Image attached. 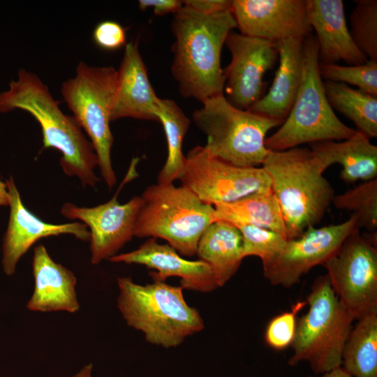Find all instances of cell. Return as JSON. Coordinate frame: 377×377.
Listing matches in <instances>:
<instances>
[{"label": "cell", "instance_id": "20", "mask_svg": "<svg viewBox=\"0 0 377 377\" xmlns=\"http://www.w3.org/2000/svg\"><path fill=\"white\" fill-rule=\"evenodd\" d=\"M32 269L34 288L27 304L28 309L69 313L79 310L75 288L77 279L74 273L53 260L43 244L34 248Z\"/></svg>", "mask_w": 377, "mask_h": 377}, {"label": "cell", "instance_id": "34", "mask_svg": "<svg viewBox=\"0 0 377 377\" xmlns=\"http://www.w3.org/2000/svg\"><path fill=\"white\" fill-rule=\"evenodd\" d=\"M184 5L205 15H214L231 10L232 1L229 0H187Z\"/></svg>", "mask_w": 377, "mask_h": 377}, {"label": "cell", "instance_id": "11", "mask_svg": "<svg viewBox=\"0 0 377 377\" xmlns=\"http://www.w3.org/2000/svg\"><path fill=\"white\" fill-rule=\"evenodd\" d=\"M179 180L200 200L212 206L272 190L270 177L263 166L235 165L212 156L202 146L188 152Z\"/></svg>", "mask_w": 377, "mask_h": 377}, {"label": "cell", "instance_id": "38", "mask_svg": "<svg viewBox=\"0 0 377 377\" xmlns=\"http://www.w3.org/2000/svg\"><path fill=\"white\" fill-rule=\"evenodd\" d=\"M93 364L89 363L84 365L78 372L70 377H92Z\"/></svg>", "mask_w": 377, "mask_h": 377}, {"label": "cell", "instance_id": "12", "mask_svg": "<svg viewBox=\"0 0 377 377\" xmlns=\"http://www.w3.org/2000/svg\"><path fill=\"white\" fill-rule=\"evenodd\" d=\"M358 217L352 214L343 222L315 228L308 227L299 237L287 239L282 249L263 263L265 278L273 286L291 288L312 268L323 265L346 237L360 229Z\"/></svg>", "mask_w": 377, "mask_h": 377}, {"label": "cell", "instance_id": "36", "mask_svg": "<svg viewBox=\"0 0 377 377\" xmlns=\"http://www.w3.org/2000/svg\"><path fill=\"white\" fill-rule=\"evenodd\" d=\"M309 377H351L341 367L334 369L330 371Z\"/></svg>", "mask_w": 377, "mask_h": 377}, {"label": "cell", "instance_id": "1", "mask_svg": "<svg viewBox=\"0 0 377 377\" xmlns=\"http://www.w3.org/2000/svg\"><path fill=\"white\" fill-rule=\"evenodd\" d=\"M235 27L231 10L205 15L184 5L174 14L171 72L182 96L203 102L223 94L226 80L221 54Z\"/></svg>", "mask_w": 377, "mask_h": 377}, {"label": "cell", "instance_id": "9", "mask_svg": "<svg viewBox=\"0 0 377 377\" xmlns=\"http://www.w3.org/2000/svg\"><path fill=\"white\" fill-rule=\"evenodd\" d=\"M75 72L73 78L62 84L61 94L77 122L89 137L101 176L112 189L117 177L111 160L114 138L110 122L117 71L112 66H89L80 62Z\"/></svg>", "mask_w": 377, "mask_h": 377}, {"label": "cell", "instance_id": "27", "mask_svg": "<svg viewBox=\"0 0 377 377\" xmlns=\"http://www.w3.org/2000/svg\"><path fill=\"white\" fill-rule=\"evenodd\" d=\"M156 117L163 125L168 148L166 161L159 172L157 183L172 184L179 179L184 167L186 156L182 152V145L190 120L174 101L161 98Z\"/></svg>", "mask_w": 377, "mask_h": 377}, {"label": "cell", "instance_id": "19", "mask_svg": "<svg viewBox=\"0 0 377 377\" xmlns=\"http://www.w3.org/2000/svg\"><path fill=\"white\" fill-rule=\"evenodd\" d=\"M311 29L316 33L319 61L349 65L364 64L368 59L357 47L347 27L342 0H305Z\"/></svg>", "mask_w": 377, "mask_h": 377}, {"label": "cell", "instance_id": "14", "mask_svg": "<svg viewBox=\"0 0 377 377\" xmlns=\"http://www.w3.org/2000/svg\"><path fill=\"white\" fill-rule=\"evenodd\" d=\"M225 44L231 53L223 71L226 98L237 108L249 110L263 96L264 75L278 57L276 42L232 31Z\"/></svg>", "mask_w": 377, "mask_h": 377}, {"label": "cell", "instance_id": "29", "mask_svg": "<svg viewBox=\"0 0 377 377\" xmlns=\"http://www.w3.org/2000/svg\"><path fill=\"white\" fill-rule=\"evenodd\" d=\"M350 15L354 43L369 60L377 61V1L355 0Z\"/></svg>", "mask_w": 377, "mask_h": 377}, {"label": "cell", "instance_id": "6", "mask_svg": "<svg viewBox=\"0 0 377 377\" xmlns=\"http://www.w3.org/2000/svg\"><path fill=\"white\" fill-rule=\"evenodd\" d=\"M141 197L135 236L163 239L182 256L196 255L202 235L218 221L214 206L182 186L157 183L148 186Z\"/></svg>", "mask_w": 377, "mask_h": 377}, {"label": "cell", "instance_id": "5", "mask_svg": "<svg viewBox=\"0 0 377 377\" xmlns=\"http://www.w3.org/2000/svg\"><path fill=\"white\" fill-rule=\"evenodd\" d=\"M315 36L304 39L301 83L290 111L272 135L266 138L269 151H283L305 143L344 140L357 130L344 124L330 106L319 73Z\"/></svg>", "mask_w": 377, "mask_h": 377}, {"label": "cell", "instance_id": "17", "mask_svg": "<svg viewBox=\"0 0 377 377\" xmlns=\"http://www.w3.org/2000/svg\"><path fill=\"white\" fill-rule=\"evenodd\" d=\"M109 260L139 264L156 269V272L150 273L153 280L165 281L170 276L179 277L183 289L207 293L219 288L214 273L207 263L185 259L168 244H159L155 238H149L138 249L115 255Z\"/></svg>", "mask_w": 377, "mask_h": 377}, {"label": "cell", "instance_id": "18", "mask_svg": "<svg viewBox=\"0 0 377 377\" xmlns=\"http://www.w3.org/2000/svg\"><path fill=\"white\" fill-rule=\"evenodd\" d=\"M148 77L138 42H129L117 71V89L111 121L124 117L158 121L159 100Z\"/></svg>", "mask_w": 377, "mask_h": 377}, {"label": "cell", "instance_id": "15", "mask_svg": "<svg viewBox=\"0 0 377 377\" xmlns=\"http://www.w3.org/2000/svg\"><path fill=\"white\" fill-rule=\"evenodd\" d=\"M231 12L240 34L278 42L308 37L305 0H233Z\"/></svg>", "mask_w": 377, "mask_h": 377}, {"label": "cell", "instance_id": "13", "mask_svg": "<svg viewBox=\"0 0 377 377\" xmlns=\"http://www.w3.org/2000/svg\"><path fill=\"white\" fill-rule=\"evenodd\" d=\"M129 176L125 178L117 193L103 204L85 207L67 202L61 209L66 218L80 220L89 228L91 263L94 265L103 260H109L135 236L143 199L135 196L124 204L117 200L118 192Z\"/></svg>", "mask_w": 377, "mask_h": 377}, {"label": "cell", "instance_id": "35", "mask_svg": "<svg viewBox=\"0 0 377 377\" xmlns=\"http://www.w3.org/2000/svg\"><path fill=\"white\" fill-rule=\"evenodd\" d=\"M138 5L140 10L151 8L155 15H163L178 12L183 7L184 3L179 0H140Z\"/></svg>", "mask_w": 377, "mask_h": 377}, {"label": "cell", "instance_id": "24", "mask_svg": "<svg viewBox=\"0 0 377 377\" xmlns=\"http://www.w3.org/2000/svg\"><path fill=\"white\" fill-rule=\"evenodd\" d=\"M214 207L218 220L235 226L251 225L271 230L287 237L281 208L272 190L256 192Z\"/></svg>", "mask_w": 377, "mask_h": 377}, {"label": "cell", "instance_id": "21", "mask_svg": "<svg viewBox=\"0 0 377 377\" xmlns=\"http://www.w3.org/2000/svg\"><path fill=\"white\" fill-rule=\"evenodd\" d=\"M304 39L290 38L276 42L279 66L272 86L249 110L283 122L301 83Z\"/></svg>", "mask_w": 377, "mask_h": 377}, {"label": "cell", "instance_id": "30", "mask_svg": "<svg viewBox=\"0 0 377 377\" xmlns=\"http://www.w3.org/2000/svg\"><path fill=\"white\" fill-rule=\"evenodd\" d=\"M321 78L327 81L350 84L358 89L377 96V61L367 60L360 65L342 66L319 62Z\"/></svg>", "mask_w": 377, "mask_h": 377}, {"label": "cell", "instance_id": "16", "mask_svg": "<svg viewBox=\"0 0 377 377\" xmlns=\"http://www.w3.org/2000/svg\"><path fill=\"white\" fill-rule=\"evenodd\" d=\"M6 184L10 206V216L2 244L1 263L6 274H13L20 258L42 238L70 234L82 241H89L90 232L85 224L80 222L47 223L24 205L13 177L6 180Z\"/></svg>", "mask_w": 377, "mask_h": 377}, {"label": "cell", "instance_id": "23", "mask_svg": "<svg viewBox=\"0 0 377 377\" xmlns=\"http://www.w3.org/2000/svg\"><path fill=\"white\" fill-rule=\"evenodd\" d=\"M196 255L213 270L219 287L237 272L242 260V237L233 224L222 220L212 223L202 235Z\"/></svg>", "mask_w": 377, "mask_h": 377}, {"label": "cell", "instance_id": "3", "mask_svg": "<svg viewBox=\"0 0 377 377\" xmlns=\"http://www.w3.org/2000/svg\"><path fill=\"white\" fill-rule=\"evenodd\" d=\"M262 166L270 177L288 239L320 222L335 194L323 177L325 168L310 148L269 150Z\"/></svg>", "mask_w": 377, "mask_h": 377}, {"label": "cell", "instance_id": "26", "mask_svg": "<svg viewBox=\"0 0 377 377\" xmlns=\"http://www.w3.org/2000/svg\"><path fill=\"white\" fill-rule=\"evenodd\" d=\"M332 107L350 119L357 131L367 137H377V96L354 89L341 82L323 81Z\"/></svg>", "mask_w": 377, "mask_h": 377}, {"label": "cell", "instance_id": "32", "mask_svg": "<svg viewBox=\"0 0 377 377\" xmlns=\"http://www.w3.org/2000/svg\"><path fill=\"white\" fill-rule=\"evenodd\" d=\"M306 302H297L291 311L273 317L267 323L264 339L266 344L275 350H283L292 346L297 328V314Z\"/></svg>", "mask_w": 377, "mask_h": 377}, {"label": "cell", "instance_id": "33", "mask_svg": "<svg viewBox=\"0 0 377 377\" xmlns=\"http://www.w3.org/2000/svg\"><path fill=\"white\" fill-rule=\"evenodd\" d=\"M93 40L102 49L106 50H117L126 44V30L115 21H103L94 28Z\"/></svg>", "mask_w": 377, "mask_h": 377}, {"label": "cell", "instance_id": "31", "mask_svg": "<svg viewBox=\"0 0 377 377\" xmlns=\"http://www.w3.org/2000/svg\"><path fill=\"white\" fill-rule=\"evenodd\" d=\"M235 226V225H234ZM242 237V256L258 257L262 263L276 256L287 237L277 232L251 225L235 226Z\"/></svg>", "mask_w": 377, "mask_h": 377}, {"label": "cell", "instance_id": "8", "mask_svg": "<svg viewBox=\"0 0 377 377\" xmlns=\"http://www.w3.org/2000/svg\"><path fill=\"white\" fill-rule=\"evenodd\" d=\"M306 302L309 310L297 320L288 363L295 367L307 362L315 375H320L341 366L355 318L339 300L327 274L315 279Z\"/></svg>", "mask_w": 377, "mask_h": 377}, {"label": "cell", "instance_id": "22", "mask_svg": "<svg viewBox=\"0 0 377 377\" xmlns=\"http://www.w3.org/2000/svg\"><path fill=\"white\" fill-rule=\"evenodd\" d=\"M309 146L325 169L340 164V177L346 183L377 179V146L357 131L342 142H318Z\"/></svg>", "mask_w": 377, "mask_h": 377}, {"label": "cell", "instance_id": "10", "mask_svg": "<svg viewBox=\"0 0 377 377\" xmlns=\"http://www.w3.org/2000/svg\"><path fill=\"white\" fill-rule=\"evenodd\" d=\"M376 244V231L356 229L323 265L333 291L355 320L377 312Z\"/></svg>", "mask_w": 377, "mask_h": 377}, {"label": "cell", "instance_id": "2", "mask_svg": "<svg viewBox=\"0 0 377 377\" xmlns=\"http://www.w3.org/2000/svg\"><path fill=\"white\" fill-rule=\"evenodd\" d=\"M21 109L29 112L39 123L43 149L59 150L60 165L68 176L77 177L82 186L95 187L100 179L94 168L98 158L91 142L81 131L74 117L64 114L48 87L35 74L24 69L8 90L0 94V112Z\"/></svg>", "mask_w": 377, "mask_h": 377}, {"label": "cell", "instance_id": "28", "mask_svg": "<svg viewBox=\"0 0 377 377\" xmlns=\"http://www.w3.org/2000/svg\"><path fill=\"white\" fill-rule=\"evenodd\" d=\"M332 203L339 209L358 217V227L368 232L377 228V179L364 182L342 193L334 195Z\"/></svg>", "mask_w": 377, "mask_h": 377}, {"label": "cell", "instance_id": "7", "mask_svg": "<svg viewBox=\"0 0 377 377\" xmlns=\"http://www.w3.org/2000/svg\"><path fill=\"white\" fill-rule=\"evenodd\" d=\"M193 114L196 126L207 135L204 146L214 157L241 167L263 165L269 150L267 132L282 121L232 105L223 93L202 102Z\"/></svg>", "mask_w": 377, "mask_h": 377}, {"label": "cell", "instance_id": "25", "mask_svg": "<svg viewBox=\"0 0 377 377\" xmlns=\"http://www.w3.org/2000/svg\"><path fill=\"white\" fill-rule=\"evenodd\" d=\"M341 358V367L351 377H377V312L357 319Z\"/></svg>", "mask_w": 377, "mask_h": 377}, {"label": "cell", "instance_id": "4", "mask_svg": "<svg viewBox=\"0 0 377 377\" xmlns=\"http://www.w3.org/2000/svg\"><path fill=\"white\" fill-rule=\"evenodd\" d=\"M117 285V306L123 318L149 343L176 347L204 328L199 311L188 305L182 286L157 280L140 285L129 277L118 278Z\"/></svg>", "mask_w": 377, "mask_h": 377}, {"label": "cell", "instance_id": "37", "mask_svg": "<svg viewBox=\"0 0 377 377\" xmlns=\"http://www.w3.org/2000/svg\"><path fill=\"white\" fill-rule=\"evenodd\" d=\"M9 205V195L7 191L6 183L0 180V206Z\"/></svg>", "mask_w": 377, "mask_h": 377}]
</instances>
